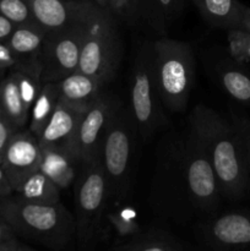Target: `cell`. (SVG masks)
Masks as SVG:
<instances>
[{
	"label": "cell",
	"mask_w": 250,
	"mask_h": 251,
	"mask_svg": "<svg viewBox=\"0 0 250 251\" xmlns=\"http://www.w3.org/2000/svg\"><path fill=\"white\" fill-rule=\"evenodd\" d=\"M222 194L205 150L190 127L172 132L159 144L150 200L172 218L217 212Z\"/></svg>",
	"instance_id": "1"
},
{
	"label": "cell",
	"mask_w": 250,
	"mask_h": 251,
	"mask_svg": "<svg viewBox=\"0 0 250 251\" xmlns=\"http://www.w3.org/2000/svg\"><path fill=\"white\" fill-rule=\"evenodd\" d=\"M189 127L205 150L223 198H247L250 171L234 124L207 105L198 104L189 115Z\"/></svg>",
	"instance_id": "2"
},
{
	"label": "cell",
	"mask_w": 250,
	"mask_h": 251,
	"mask_svg": "<svg viewBox=\"0 0 250 251\" xmlns=\"http://www.w3.org/2000/svg\"><path fill=\"white\" fill-rule=\"evenodd\" d=\"M0 217L16 235L53 250L65 249L76 235L75 218L61 202H29L12 194L0 199Z\"/></svg>",
	"instance_id": "3"
},
{
	"label": "cell",
	"mask_w": 250,
	"mask_h": 251,
	"mask_svg": "<svg viewBox=\"0 0 250 251\" xmlns=\"http://www.w3.org/2000/svg\"><path fill=\"white\" fill-rule=\"evenodd\" d=\"M137 127L129 104L118 102L100 144V157L109 186V205H120L131 195L132 157Z\"/></svg>",
	"instance_id": "4"
},
{
	"label": "cell",
	"mask_w": 250,
	"mask_h": 251,
	"mask_svg": "<svg viewBox=\"0 0 250 251\" xmlns=\"http://www.w3.org/2000/svg\"><path fill=\"white\" fill-rule=\"evenodd\" d=\"M157 90L164 109L183 112L195 82V58L190 44L167 36L153 42Z\"/></svg>",
	"instance_id": "5"
},
{
	"label": "cell",
	"mask_w": 250,
	"mask_h": 251,
	"mask_svg": "<svg viewBox=\"0 0 250 251\" xmlns=\"http://www.w3.org/2000/svg\"><path fill=\"white\" fill-rule=\"evenodd\" d=\"M75 183V227L80 247L97 238L109 207V186L100 157L83 163Z\"/></svg>",
	"instance_id": "6"
},
{
	"label": "cell",
	"mask_w": 250,
	"mask_h": 251,
	"mask_svg": "<svg viewBox=\"0 0 250 251\" xmlns=\"http://www.w3.org/2000/svg\"><path fill=\"white\" fill-rule=\"evenodd\" d=\"M120 53L117 20L95 4L86 22L78 70L104 83L109 82L119 66Z\"/></svg>",
	"instance_id": "7"
},
{
	"label": "cell",
	"mask_w": 250,
	"mask_h": 251,
	"mask_svg": "<svg viewBox=\"0 0 250 251\" xmlns=\"http://www.w3.org/2000/svg\"><path fill=\"white\" fill-rule=\"evenodd\" d=\"M153 61V43L147 42L137 51L130 78L129 108L137 134L144 141L151 139L168 122L157 90Z\"/></svg>",
	"instance_id": "8"
},
{
	"label": "cell",
	"mask_w": 250,
	"mask_h": 251,
	"mask_svg": "<svg viewBox=\"0 0 250 251\" xmlns=\"http://www.w3.org/2000/svg\"><path fill=\"white\" fill-rule=\"evenodd\" d=\"M88 15L68 28L48 33L41 54L43 83L58 82L78 70L81 46Z\"/></svg>",
	"instance_id": "9"
},
{
	"label": "cell",
	"mask_w": 250,
	"mask_h": 251,
	"mask_svg": "<svg viewBox=\"0 0 250 251\" xmlns=\"http://www.w3.org/2000/svg\"><path fill=\"white\" fill-rule=\"evenodd\" d=\"M118 102L117 97L102 92L83 112L75 134L68 145L82 164L100 156V144Z\"/></svg>",
	"instance_id": "10"
},
{
	"label": "cell",
	"mask_w": 250,
	"mask_h": 251,
	"mask_svg": "<svg viewBox=\"0 0 250 251\" xmlns=\"http://www.w3.org/2000/svg\"><path fill=\"white\" fill-rule=\"evenodd\" d=\"M201 235L211 251H250V212L228 211L207 216Z\"/></svg>",
	"instance_id": "11"
},
{
	"label": "cell",
	"mask_w": 250,
	"mask_h": 251,
	"mask_svg": "<svg viewBox=\"0 0 250 251\" xmlns=\"http://www.w3.org/2000/svg\"><path fill=\"white\" fill-rule=\"evenodd\" d=\"M41 158L42 149L38 139L28 129L15 132L0 158L14 193L25 178L39 169Z\"/></svg>",
	"instance_id": "12"
},
{
	"label": "cell",
	"mask_w": 250,
	"mask_h": 251,
	"mask_svg": "<svg viewBox=\"0 0 250 251\" xmlns=\"http://www.w3.org/2000/svg\"><path fill=\"white\" fill-rule=\"evenodd\" d=\"M34 21L47 32L61 31L85 19L95 1L88 0H28Z\"/></svg>",
	"instance_id": "13"
},
{
	"label": "cell",
	"mask_w": 250,
	"mask_h": 251,
	"mask_svg": "<svg viewBox=\"0 0 250 251\" xmlns=\"http://www.w3.org/2000/svg\"><path fill=\"white\" fill-rule=\"evenodd\" d=\"M42 158L39 171L43 172L60 190L68 189L75 183L78 168L82 163L78 161L68 145L41 147Z\"/></svg>",
	"instance_id": "14"
},
{
	"label": "cell",
	"mask_w": 250,
	"mask_h": 251,
	"mask_svg": "<svg viewBox=\"0 0 250 251\" xmlns=\"http://www.w3.org/2000/svg\"><path fill=\"white\" fill-rule=\"evenodd\" d=\"M59 100L76 109L86 110L102 93V80L76 70L58 81Z\"/></svg>",
	"instance_id": "15"
},
{
	"label": "cell",
	"mask_w": 250,
	"mask_h": 251,
	"mask_svg": "<svg viewBox=\"0 0 250 251\" xmlns=\"http://www.w3.org/2000/svg\"><path fill=\"white\" fill-rule=\"evenodd\" d=\"M85 110L76 109L59 100L55 110L38 139L41 147L69 145Z\"/></svg>",
	"instance_id": "16"
},
{
	"label": "cell",
	"mask_w": 250,
	"mask_h": 251,
	"mask_svg": "<svg viewBox=\"0 0 250 251\" xmlns=\"http://www.w3.org/2000/svg\"><path fill=\"white\" fill-rule=\"evenodd\" d=\"M222 90L238 104L250 107V70L232 58L223 60L216 69Z\"/></svg>",
	"instance_id": "17"
},
{
	"label": "cell",
	"mask_w": 250,
	"mask_h": 251,
	"mask_svg": "<svg viewBox=\"0 0 250 251\" xmlns=\"http://www.w3.org/2000/svg\"><path fill=\"white\" fill-rule=\"evenodd\" d=\"M202 19L213 27L240 28L245 6L238 0H193Z\"/></svg>",
	"instance_id": "18"
},
{
	"label": "cell",
	"mask_w": 250,
	"mask_h": 251,
	"mask_svg": "<svg viewBox=\"0 0 250 251\" xmlns=\"http://www.w3.org/2000/svg\"><path fill=\"white\" fill-rule=\"evenodd\" d=\"M48 32L37 22L26 25H17L10 36L7 46L19 61L41 59L42 48Z\"/></svg>",
	"instance_id": "19"
},
{
	"label": "cell",
	"mask_w": 250,
	"mask_h": 251,
	"mask_svg": "<svg viewBox=\"0 0 250 251\" xmlns=\"http://www.w3.org/2000/svg\"><path fill=\"white\" fill-rule=\"evenodd\" d=\"M14 194L29 202H60V189L39 169L25 178L15 189Z\"/></svg>",
	"instance_id": "20"
},
{
	"label": "cell",
	"mask_w": 250,
	"mask_h": 251,
	"mask_svg": "<svg viewBox=\"0 0 250 251\" xmlns=\"http://www.w3.org/2000/svg\"><path fill=\"white\" fill-rule=\"evenodd\" d=\"M0 112L16 129L21 130L28 125L29 113L24 107L16 80L11 73L0 82Z\"/></svg>",
	"instance_id": "21"
},
{
	"label": "cell",
	"mask_w": 250,
	"mask_h": 251,
	"mask_svg": "<svg viewBox=\"0 0 250 251\" xmlns=\"http://www.w3.org/2000/svg\"><path fill=\"white\" fill-rule=\"evenodd\" d=\"M181 5L183 0H141V19L163 37L180 12Z\"/></svg>",
	"instance_id": "22"
},
{
	"label": "cell",
	"mask_w": 250,
	"mask_h": 251,
	"mask_svg": "<svg viewBox=\"0 0 250 251\" xmlns=\"http://www.w3.org/2000/svg\"><path fill=\"white\" fill-rule=\"evenodd\" d=\"M59 103V91L56 82H44L38 97L29 110L28 130L38 137L50 119Z\"/></svg>",
	"instance_id": "23"
},
{
	"label": "cell",
	"mask_w": 250,
	"mask_h": 251,
	"mask_svg": "<svg viewBox=\"0 0 250 251\" xmlns=\"http://www.w3.org/2000/svg\"><path fill=\"white\" fill-rule=\"evenodd\" d=\"M117 251H194L163 230L153 229L131 237L130 242Z\"/></svg>",
	"instance_id": "24"
},
{
	"label": "cell",
	"mask_w": 250,
	"mask_h": 251,
	"mask_svg": "<svg viewBox=\"0 0 250 251\" xmlns=\"http://www.w3.org/2000/svg\"><path fill=\"white\" fill-rule=\"evenodd\" d=\"M113 207H108L105 213V221L108 225L114 229L117 235L122 238L134 237L139 234L140 226L136 221V212L129 207H122L120 205H112Z\"/></svg>",
	"instance_id": "25"
},
{
	"label": "cell",
	"mask_w": 250,
	"mask_h": 251,
	"mask_svg": "<svg viewBox=\"0 0 250 251\" xmlns=\"http://www.w3.org/2000/svg\"><path fill=\"white\" fill-rule=\"evenodd\" d=\"M105 10L117 21L132 26L141 19V0H107Z\"/></svg>",
	"instance_id": "26"
},
{
	"label": "cell",
	"mask_w": 250,
	"mask_h": 251,
	"mask_svg": "<svg viewBox=\"0 0 250 251\" xmlns=\"http://www.w3.org/2000/svg\"><path fill=\"white\" fill-rule=\"evenodd\" d=\"M228 49L230 58L237 63L250 61V32L240 28L228 29Z\"/></svg>",
	"instance_id": "27"
},
{
	"label": "cell",
	"mask_w": 250,
	"mask_h": 251,
	"mask_svg": "<svg viewBox=\"0 0 250 251\" xmlns=\"http://www.w3.org/2000/svg\"><path fill=\"white\" fill-rule=\"evenodd\" d=\"M0 14L16 26L36 22L28 0H0Z\"/></svg>",
	"instance_id": "28"
},
{
	"label": "cell",
	"mask_w": 250,
	"mask_h": 251,
	"mask_svg": "<svg viewBox=\"0 0 250 251\" xmlns=\"http://www.w3.org/2000/svg\"><path fill=\"white\" fill-rule=\"evenodd\" d=\"M232 123L234 124L244 147L245 157H247L248 167L250 171V118L232 115Z\"/></svg>",
	"instance_id": "29"
},
{
	"label": "cell",
	"mask_w": 250,
	"mask_h": 251,
	"mask_svg": "<svg viewBox=\"0 0 250 251\" xmlns=\"http://www.w3.org/2000/svg\"><path fill=\"white\" fill-rule=\"evenodd\" d=\"M19 242L14 229L0 217V251H11Z\"/></svg>",
	"instance_id": "30"
},
{
	"label": "cell",
	"mask_w": 250,
	"mask_h": 251,
	"mask_svg": "<svg viewBox=\"0 0 250 251\" xmlns=\"http://www.w3.org/2000/svg\"><path fill=\"white\" fill-rule=\"evenodd\" d=\"M16 131H19V129H16L10 123V120L0 112V158H1L5 147L7 146V144Z\"/></svg>",
	"instance_id": "31"
},
{
	"label": "cell",
	"mask_w": 250,
	"mask_h": 251,
	"mask_svg": "<svg viewBox=\"0 0 250 251\" xmlns=\"http://www.w3.org/2000/svg\"><path fill=\"white\" fill-rule=\"evenodd\" d=\"M19 64V59L12 53L7 43L0 42V74L11 71Z\"/></svg>",
	"instance_id": "32"
},
{
	"label": "cell",
	"mask_w": 250,
	"mask_h": 251,
	"mask_svg": "<svg viewBox=\"0 0 250 251\" xmlns=\"http://www.w3.org/2000/svg\"><path fill=\"white\" fill-rule=\"evenodd\" d=\"M16 25L12 21H10L7 17H5L4 15L0 14V42H4L6 43L9 41L10 36L14 32Z\"/></svg>",
	"instance_id": "33"
},
{
	"label": "cell",
	"mask_w": 250,
	"mask_h": 251,
	"mask_svg": "<svg viewBox=\"0 0 250 251\" xmlns=\"http://www.w3.org/2000/svg\"><path fill=\"white\" fill-rule=\"evenodd\" d=\"M12 194H14V189H12L11 184H10L4 166H2L1 161H0V199L7 198V196L12 195Z\"/></svg>",
	"instance_id": "34"
},
{
	"label": "cell",
	"mask_w": 250,
	"mask_h": 251,
	"mask_svg": "<svg viewBox=\"0 0 250 251\" xmlns=\"http://www.w3.org/2000/svg\"><path fill=\"white\" fill-rule=\"evenodd\" d=\"M240 29L250 32V7L245 6L244 12H243L242 22H240Z\"/></svg>",
	"instance_id": "35"
},
{
	"label": "cell",
	"mask_w": 250,
	"mask_h": 251,
	"mask_svg": "<svg viewBox=\"0 0 250 251\" xmlns=\"http://www.w3.org/2000/svg\"><path fill=\"white\" fill-rule=\"evenodd\" d=\"M11 251H36V250H33V249H32V248L27 247L26 244H22L21 242H19L16 244V247H15Z\"/></svg>",
	"instance_id": "36"
},
{
	"label": "cell",
	"mask_w": 250,
	"mask_h": 251,
	"mask_svg": "<svg viewBox=\"0 0 250 251\" xmlns=\"http://www.w3.org/2000/svg\"><path fill=\"white\" fill-rule=\"evenodd\" d=\"M95 2L102 9L105 10V7H107V0H95Z\"/></svg>",
	"instance_id": "37"
}]
</instances>
